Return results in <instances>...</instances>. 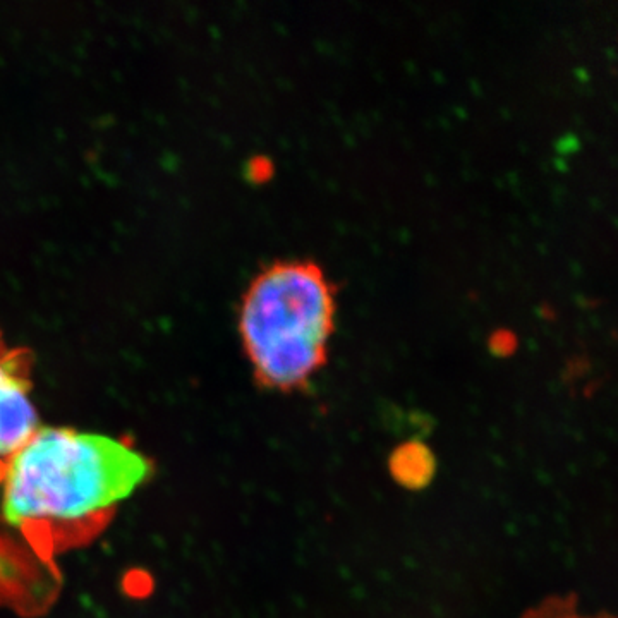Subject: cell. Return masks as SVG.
Masks as SVG:
<instances>
[{"mask_svg": "<svg viewBox=\"0 0 618 618\" xmlns=\"http://www.w3.org/2000/svg\"><path fill=\"white\" fill-rule=\"evenodd\" d=\"M152 474V459L126 440L40 426L6 462L2 515L37 533L97 528Z\"/></svg>", "mask_w": 618, "mask_h": 618, "instance_id": "1", "label": "cell"}, {"mask_svg": "<svg viewBox=\"0 0 618 618\" xmlns=\"http://www.w3.org/2000/svg\"><path fill=\"white\" fill-rule=\"evenodd\" d=\"M335 289L315 261H275L251 280L239 308V335L263 387L308 385L328 358Z\"/></svg>", "mask_w": 618, "mask_h": 618, "instance_id": "2", "label": "cell"}, {"mask_svg": "<svg viewBox=\"0 0 618 618\" xmlns=\"http://www.w3.org/2000/svg\"><path fill=\"white\" fill-rule=\"evenodd\" d=\"M31 361L28 349L7 346L0 332V469L40 428L31 400Z\"/></svg>", "mask_w": 618, "mask_h": 618, "instance_id": "3", "label": "cell"}, {"mask_svg": "<svg viewBox=\"0 0 618 618\" xmlns=\"http://www.w3.org/2000/svg\"><path fill=\"white\" fill-rule=\"evenodd\" d=\"M388 471L402 488L425 490L437 474V457L426 443L407 440L390 455Z\"/></svg>", "mask_w": 618, "mask_h": 618, "instance_id": "4", "label": "cell"}]
</instances>
